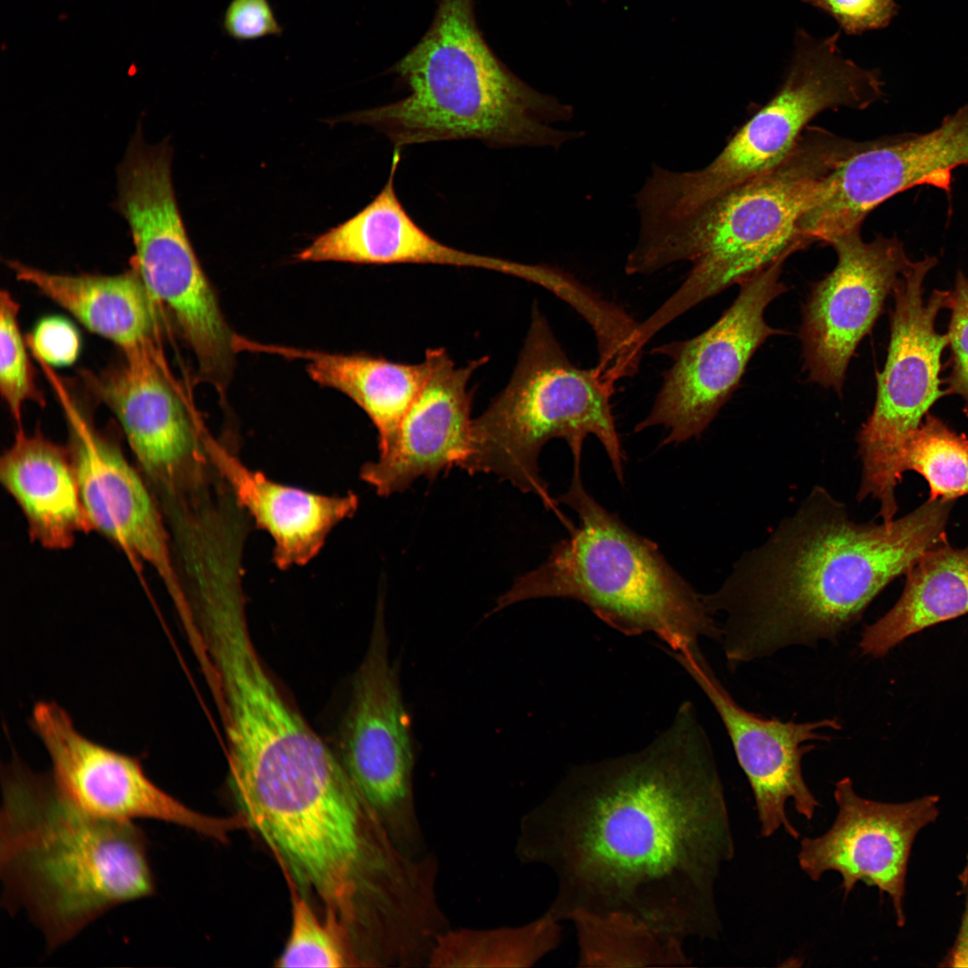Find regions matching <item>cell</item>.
<instances>
[{
  "mask_svg": "<svg viewBox=\"0 0 968 968\" xmlns=\"http://www.w3.org/2000/svg\"><path fill=\"white\" fill-rule=\"evenodd\" d=\"M514 853L557 887L547 909L622 912L667 939H717L715 885L735 854L723 784L692 703L644 748L572 767L522 817Z\"/></svg>",
  "mask_w": 968,
  "mask_h": 968,
  "instance_id": "cell-1",
  "label": "cell"
},
{
  "mask_svg": "<svg viewBox=\"0 0 968 968\" xmlns=\"http://www.w3.org/2000/svg\"><path fill=\"white\" fill-rule=\"evenodd\" d=\"M954 502L930 499L889 523H855L816 487L760 547L745 553L714 592L730 669L793 646L837 640L875 597L929 549L947 541Z\"/></svg>",
  "mask_w": 968,
  "mask_h": 968,
  "instance_id": "cell-2",
  "label": "cell"
},
{
  "mask_svg": "<svg viewBox=\"0 0 968 968\" xmlns=\"http://www.w3.org/2000/svg\"><path fill=\"white\" fill-rule=\"evenodd\" d=\"M0 876L3 904L24 912L48 950L95 920L156 891L149 842L133 821L92 814L52 774L17 756L2 768Z\"/></svg>",
  "mask_w": 968,
  "mask_h": 968,
  "instance_id": "cell-3",
  "label": "cell"
},
{
  "mask_svg": "<svg viewBox=\"0 0 968 968\" xmlns=\"http://www.w3.org/2000/svg\"><path fill=\"white\" fill-rule=\"evenodd\" d=\"M860 145L808 126L774 167L675 222L639 232L627 258V274L653 273L678 262L692 265L680 287L640 323L641 343L702 301L808 246L799 229L801 217L826 177Z\"/></svg>",
  "mask_w": 968,
  "mask_h": 968,
  "instance_id": "cell-4",
  "label": "cell"
},
{
  "mask_svg": "<svg viewBox=\"0 0 968 968\" xmlns=\"http://www.w3.org/2000/svg\"><path fill=\"white\" fill-rule=\"evenodd\" d=\"M474 2L438 0L428 31L391 69L408 96L345 119L374 126L400 150L462 139L558 149L581 138L580 131L551 125L572 119L571 106L533 90L493 53L477 25Z\"/></svg>",
  "mask_w": 968,
  "mask_h": 968,
  "instance_id": "cell-5",
  "label": "cell"
},
{
  "mask_svg": "<svg viewBox=\"0 0 968 968\" xmlns=\"http://www.w3.org/2000/svg\"><path fill=\"white\" fill-rule=\"evenodd\" d=\"M570 486L558 498L579 525L552 547L547 560L518 577L494 611L530 599L566 598L586 605L627 635L653 634L670 652L720 642L721 627L703 595L668 563L652 540L606 510L584 488L582 456H573Z\"/></svg>",
  "mask_w": 968,
  "mask_h": 968,
  "instance_id": "cell-6",
  "label": "cell"
},
{
  "mask_svg": "<svg viewBox=\"0 0 968 968\" xmlns=\"http://www.w3.org/2000/svg\"><path fill=\"white\" fill-rule=\"evenodd\" d=\"M616 382L598 366L573 364L535 306L510 381L472 419L470 451L461 467L471 474L494 473L554 509L540 473L541 448L561 438L573 455H582L584 439L592 435L622 482L626 458L610 402Z\"/></svg>",
  "mask_w": 968,
  "mask_h": 968,
  "instance_id": "cell-7",
  "label": "cell"
},
{
  "mask_svg": "<svg viewBox=\"0 0 968 968\" xmlns=\"http://www.w3.org/2000/svg\"><path fill=\"white\" fill-rule=\"evenodd\" d=\"M839 39L840 31L816 39L798 30L782 84L713 160L690 171L653 165L635 194L642 216L655 225L677 221L781 162L821 112L841 108L861 110L880 100L884 95L880 73L844 57Z\"/></svg>",
  "mask_w": 968,
  "mask_h": 968,
  "instance_id": "cell-8",
  "label": "cell"
},
{
  "mask_svg": "<svg viewBox=\"0 0 968 968\" xmlns=\"http://www.w3.org/2000/svg\"><path fill=\"white\" fill-rule=\"evenodd\" d=\"M172 151L131 139L119 165L117 209L134 248L130 261L148 292L193 353L200 382L224 397L233 373L235 340L195 255L176 200Z\"/></svg>",
  "mask_w": 968,
  "mask_h": 968,
  "instance_id": "cell-9",
  "label": "cell"
},
{
  "mask_svg": "<svg viewBox=\"0 0 968 968\" xmlns=\"http://www.w3.org/2000/svg\"><path fill=\"white\" fill-rule=\"evenodd\" d=\"M938 264L926 256L913 262L893 290L890 341L884 369L877 374L873 411L857 436L861 475L857 498L879 504V516L893 521L898 511L896 487L903 475L906 448L940 390L941 354L948 340L935 328L952 293L936 290L924 299V281Z\"/></svg>",
  "mask_w": 968,
  "mask_h": 968,
  "instance_id": "cell-10",
  "label": "cell"
},
{
  "mask_svg": "<svg viewBox=\"0 0 968 968\" xmlns=\"http://www.w3.org/2000/svg\"><path fill=\"white\" fill-rule=\"evenodd\" d=\"M782 255L742 281L732 304L697 336L664 343L653 353L668 357L659 393L635 432L662 426L661 445L698 438L738 388L756 350L783 332L766 324L767 306L787 290Z\"/></svg>",
  "mask_w": 968,
  "mask_h": 968,
  "instance_id": "cell-11",
  "label": "cell"
},
{
  "mask_svg": "<svg viewBox=\"0 0 968 968\" xmlns=\"http://www.w3.org/2000/svg\"><path fill=\"white\" fill-rule=\"evenodd\" d=\"M383 609L379 601L369 647L353 680L340 760L395 844L420 858L428 852L413 793L410 722L388 657Z\"/></svg>",
  "mask_w": 968,
  "mask_h": 968,
  "instance_id": "cell-12",
  "label": "cell"
},
{
  "mask_svg": "<svg viewBox=\"0 0 968 968\" xmlns=\"http://www.w3.org/2000/svg\"><path fill=\"white\" fill-rule=\"evenodd\" d=\"M81 376L117 418L160 507L204 496L209 433L171 370L124 360Z\"/></svg>",
  "mask_w": 968,
  "mask_h": 968,
  "instance_id": "cell-13",
  "label": "cell"
},
{
  "mask_svg": "<svg viewBox=\"0 0 968 968\" xmlns=\"http://www.w3.org/2000/svg\"><path fill=\"white\" fill-rule=\"evenodd\" d=\"M960 166H968V103L929 132L863 142L823 181L799 231L810 245H828L860 229L874 209L907 189L929 185L950 194Z\"/></svg>",
  "mask_w": 968,
  "mask_h": 968,
  "instance_id": "cell-14",
  "label": "cell"
},
{
  "mask_svg": "<svg viewBox=\"0 0 968 968\" xmlns=\"http://www.w3.org/2000/svg\"><path fill=\"white\" fill-rule=\"evenodd\" d=\"M30 723L49 756L56 782L92 814L124 821L159 820L220 841L247 825L243 815L219 818L186 807L149 778L141 759L84 736L57 703H36Z\"/></svg>",
  "mask_w": 968,
  "mask_h": 968,
  "instance_id": "cell-15",
  "label": "cell"
},
{
  "mask_svg": "<svg viewBox=\"0 0 968 968\" xmlns=\"http://www.w3.org/2000/svg\"><path fill=\"white\" fill-rule=\"evenodd\" d=\"M55 392L64 411L82 503L92 531L132 562L158 575L176 607L183 601L164 514L143 476L118 444L99 429L65 385Z\"/></svg>",
  "mask_w": 968,
  "mask_h": 968,
  "instance_id": "cell-16",
  "label": "cell"
},
{
  "mask_svg": "<svg viewBox=\"0 0 968 968\" xmlns=\"http://www.w3.org/2000/svg\"><path fill=\"white\" fill-rule=\"evenodd\" d=\"M828 245L837 263L812 286L802 309L799 337L808 379L841 393L857 346L913 261L895 236L866 242L857 229Z\"/></svg>",
  "mask_w": 968,
  "mask_h": 968,
  "instance_id": "cell-17",
  "label": "cell"
},
{
  "mask_svg": "<svg viewBox=\"0 0 968 968\" xmlns=\"http://www.w3.org/2000/svg\"><path fill=\"white\" fill-rule=\"evenodd\" d=\"M837 814L823 834L800 841L798 861L812 881L827 871L842 876L844 898L859 882L891 900L896 924H905L907 863L919 832L938 815L936 795L888 803L860 796L848 776L834 783Z\"/></svg>",
  "mask_w": 968,
  "mask_h": 968,
  "instance_id": "cell-18",
  "label": "cell"
},
{
  "mask_svg": "<svg viewBox=\"0 0 968 968\" xmlns=\"http://www.w3.org/2000/svg\"><path fill=\"white\" fill-rule=\"evenodd\" d=\"M709 699L730 739L737 760L750 785L761 837L780 828L793 839L799 832L786 814L791 799L796 811L812 820L820 806L802 773L803 756L815 748L813 741H830L825 730H838L837 718L797 722L765 718L741 707L720 682L698 645L671 652Z\"/></svg>",
  "mask_w": 968,
  "mask_h": 968,
  "instance_id": "cell-19",
  "label": "cell"
},
{
  "mask_svg": "<svg viewBox=\"0 0 968 968\" xmlns=\"http://www.w3.org/2000/svg\"><path fill=\"white\" fill-rule=\"evenodd\" d=\"M426 380L404 414L394 440L360 478L379 496L408 488L419 477L435 479L461 466L470 451L472 393L467 388L474 371L488 357L456 367L443 348L428 349Z\"/></svg>",
  "mask_w": 968,
  "mask_h": 968,
  "instance_id": "cell-20",
  "label": "cell"
},
{
  "mask_svg": "<svg viewBox=\"0 0 968 968\" xmlns=\"http://www.w3.org/2000/svg\"><path fill=\"white\" fill-rule=\"evenodd\" d=\"M401 150L394 148L388 179L356 215L318 236L296 255L303 262L361 264H423L496 271L550 289L555 268L459 250L432 238L407 213L395 191Z\"/></svg>",
  "mask_w": 968,
  "mask_h": 968,
  "instance_id": "cell-21",
  "label": "cell"
},
{
  "mask_svg": "<svg viewBox=\"0 0 968 968\" xmlns=\"http://www.w3.org/2000/svg\"><path fill=\"white\" fill-rule=\"evenodd\" d=\"M5 264L19 281L36 288L89 331L115 344L125 361L170 369L160 341V310L134 267L114 275H73L17 260Z\"/></svg>",
  "mask_w": 968,
  "mask_h": 968,
  "instance_id": "cell-22",
  "label": "cell"
},
{
  "mask_svg": "<svg viewBox=\"0 0 968 968\" xmlns=\"http://www.w3.org/2000/svg\"><path fill=\"white\" fill-rule=\"evenodd\" d=\"M206 449L237 505L273 540L272 560L281 569L308 563L331 531L358 508V497L351 492L325 496L275 482L246 466L211 436Z\"/></svg>",
  "mask_w": 968,
  "mask_h": 968,
  "instance_id": "cell-23",
  "label": "cell"
},
{
  "mask_svg": "<svg viewBox=\"0 0 968 968\" xmlns=\"http://www.w3.org/2000/svg\"><path fill=\"white\" fill-rule=\"evenodd\" d=\"M0 481L21 509L32 540L52 550L71 548L92 531L68 446L40 431L16 429L0 458Z\"/></svg>",
  "mask_w": 968,
  "mask_h": 968,
  "instance_id": "cell-24",
  "label": "cell"
},
{
  "mask_svg": "<svg viewBox=\"0 0 968 968\" xmlns=\"http://www.w3.org/2000/svg\"><path fill=\"white\" fill-rule=\"evenodd\" d=\"M254 350L305 359L315 382L346 394L367 413L378 432L379 453L392 445L428 373L425 359L406 364L364 353L334 354L258 343Z\"/></svg>",
  "mask_w": 968,
  "mask_h": 968,
  "instance_id": "cell-25",
  "label": "cell"
},
{
  "mask_svg": "<svg viewBox=\"0 0 968 968\" xmlns=\"http://www.w3.org/2000/svg\"><path fill=\"white\" fill-rule=\"evenodd\" d=\"M905 575L895 604L863 630V655L883 657L909 636L968 613V545L935 546Z\"/></svg>",
  "mask_w": 968,
  "mask_h": 968,
  "instance_id": "cell-26",
  "label": "cell"
},
{
  "mask_svg": "<svg viewBox=\"0 0 968 968\" xmlns=\"http://www.w3.org/2000/svg\"><path fill=\"white\" fill-rule=\"evenodd\" d=\"M560 922L547 910L518 926L451 928L438 938L428 967H532L560 946Z\"/></svg>",
  "mask_w": 968,
  "mask_h": 968,
  "instance_id": "cell-27",
  "label": "cell"
},
{
  "mask_svg": "<svg viewBox=\"0 0 968 968\" xmlns=\"http://www.w3.org/2000/svg\"><path fill=\"white\" fill-rule=\"evenodd\" d=\"M567 920L575 929L578 967H672L692 962L683 944L626 912L577 910Z\"/></svg>",
  "mask_w": 968,
  "mask_h": 968,
  "instance_id": "cell-28",
  "label": "cell"
},
{
  "mask_svg": "<svg viewBox=\"0 0 968 968\" xmlns=\"http://www.w3.org/2000/svg\"><path fill=\"white\" fill-rule=\"evenodd\" d=\"M903 470L926 480L930 499L968 495V437L928 413L906 448Z\"/></svg>",
  "mask_w": 968,
  "mask_h": 968,
  "instance_id": "cell-29",
  "label": "cell"
},
{
  "mask_svg": "<svg viewBox=\"0 0 968 968\" xmlns=\"http://www.w3.org/2000/svg\"><path fill=\"white\" fill-rule=\"evenodd\" d=\"M281 967H343L360 965L348 929L329 915L325 924L308 903L293 894L292 924L286 946L277 960Z\"/></svg>",
  "mask_w": 968,
  "mask_h": 968,
  "instance_id": "cell-30",
  "label": "cell"
},
{
  "mask_svg": "<svg viewBox=\"0 0 968 968\" xmlns=\"http://www.w3.org/2000/svg\"><path fill=\"white\" fill-rule=\"evenodd\" d=\"M21 306L7 290L0 292V392L16 425L22 427V408L26 402L46 406V398L35 379L26 337L20 324Z\"/></svg>",
  "mask_w": 968,
  "mask_h": 968,
  "instance_id": "cell-31",
  "label": "cell"
},
{
  "mask_svg": "<svg viewBox=\"0 0 968 968\" xmlns=\"http://www.w3.org/2000/svg\"><path fill=\"white\" fill-rule=\"evenodd\" d=\"M949 309L951 317L946 333L951 351V373L946 378V394H957L964 402L968 417V278L958 272Z\"/></svg>",
  "mask_w": 968,
  "mask_h": 968,
  "instance_id": "cell-32",
  "label": "cell"
},
{
  "mask_svg": "<svg viewBox=\"0 0 968 968\" xmlns=\"http://www.w3.org/2000/svg\"><path fill=\"white\" fill-rule=\"evenodd\" d=\"M832 16L848 35L886 27L897 13L895 0H801Z\"/></svg>",
  "mask_w": 968,
  "mask_h": 968,
  "instance_id": "cell-33",
  "label": "cell"
},
{
  "mask_svg": "<svg viewBox=\"0 0 968 968\" xmlns=\"http://www.w3.org/2000/svg\"><path fill=\"white\" fill-rule=\"evenodd\" d=\"M35 359L50 366H69L78 358L81 340L74 326L64 318L48 316L39 321L26 336Z\"/></svg>",
  "mask_w": 968,
  "mask_h": 968,
  "instance_id": "cell-34",
  "label": "cell"
},
{
  "mask_svg": "<svg viewBox=\"0 0 968 968\" xmlns=\"http://www.w3.org/2000/svg\"><path fill=\"white\" fill-rule=\"evenodd\" d=\"M222 28L229 38L238 41L282 33L268 0H231L224 12Z\"/></svg>",
  "mask_w": 968,
  "mask_h": 968,
  "instance_id": "cell-35",
  "label": "cell"
},
{
  "mask_svg": "<svg viewBox=\"0 0 968 968\" xmlns=\"http://www.w3.org/2000/svg\"><path fill=\"white\" fill-rule=\"evenodd\" d=\"M962 893L964 895V912L960 929L944 965L951 967H968V854L962 872L959 875Z\"/></svg>",
  "mask_w": 968,
  "mask_h": 968,
  "instance_id": "cell-36",
  "label": "cell"
}]
</instances>
